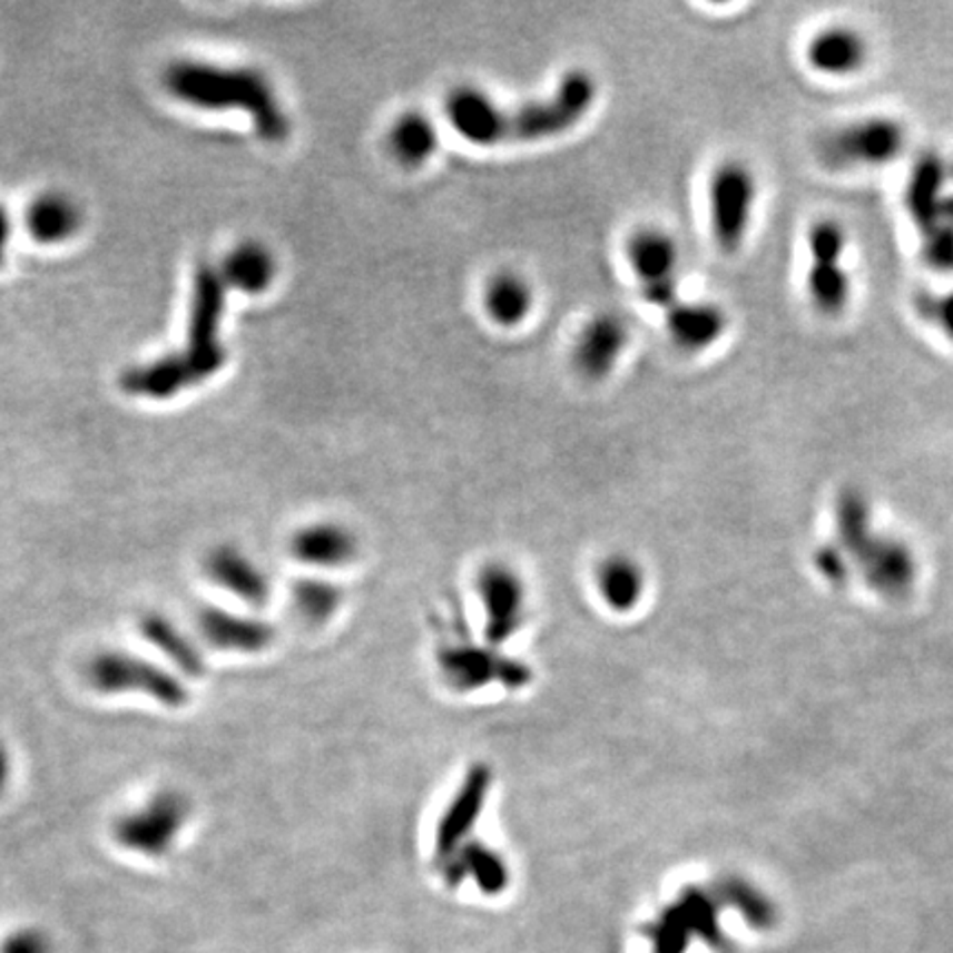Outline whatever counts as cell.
<instances>
[{
	"mask_svg": "<svg viewBox=\"0 0 953 953\" xmlns=\"http://www.w3.org/2000/svg\"><path fill=\"white\" fill-rule=\"evenodd\" d=\"M923 252L927 263L939 272H953V224H939L925 230Z\"/></svg>",
	"mask_w": 953,
	"mask_h": 953,
	"instance_id": "484cf974",
	"label": "cell"
},
{
	"mask_svg": "<svg viewBox=\"0 0 953 953\" xmlns=\"http://www.w3.org/2000/svg\"><path fill=\"white\" fill-rule=\"evenodd\" d=\"M485 588V602H488V611H490V622L492 627V638H503L501 633L512 625L517 609H519V592L514 581H510L505 574L494 572L488 581Z\"/></svg>",
	"mask_w": 953,
	"mask_h": 953,
	"instance_id": "603a6c76",
	"label": "cell"
},
{
	"mask_svg": "<svg viewBox=\"0 0 953 953\" xmlns=\"http://www.w3.org/2000/svg\"><path fill=\"white\" fill-rule=\"evenodd\" d=\"M164 85L170 96L197 109L240 111L249 116L263 139L281 141L289 132V119L281 109L272 85L256 69L179 60L166 69Z\"/></svg>",
	"mask_w": 953,
	"mask_h": 953,
	"instance_id": "7a4b0ae2",
	"label": "cell"
},
{
	"mask_svg": "<svg viewBox=\"0 0 953 953\" xmlns=\"http://www.w3.org/2000/svg\"><path fill=\"white\" fill-rule=\"evenodd\" d=\"M206 579L247 607H265L272 596V579L265 568L237 543H217L202 559Z\"/></svg>",
	"mask_w": 953,
	"mask_h": 953,
	"instance_id": "9c48e42d",
	"label": "cell"
},
{
	"mask_svg": "<svg viewBox=\"0 0 953 953\" xmlns=\"http://www.w3.org/2000/svg\"><path fill=\"white\" fill-rule=\"evenodd\" d=\"M9 233H11L9 217H7V213L0 208V265H2V261H4V249H7Z\"/></svg>",
	"mask_w": 953,
	"mask_h": 953,
	"instance_id": "f1b7e54d",
	"label": "cell"
},
{
	"mask_svg": "<svg viewBox=\"0 0 953 953\" xmlns=\"http://www.w3.org/2000/svg\"><path fill=\"white\" fill-rule=\"evenodd\" d=\"M0 953H58V947L49 930L22 923L0 936Z\"/></svg>",
	"mask_w": 953,
	"mask_h": 953,
	"instance_id": "d4e9b609",
	"label": "cell"
},
{
	"mask_svg": "<svg viewBox=\"0 0 953 953\" xmlns=\"http://www.w3.org/2000/svg\"><path fill=\"white\" fill-rule=\"evenodd\" d=\"M226 281L222 272L210 265H202L195 276L190 323H188V343L179 354L193 384L204 382L215 375L224 362L226 350L219 338L222 316L226 307Z\"/></svg>",
	"mask_w": 953,
	"mask_h": 953,
	"instance_id": "8992f818",
	"label": "cell"
},
{
	"mask_svg": "<svg viewBox=\"0 0 953 953\" xmlns=\"http://www.w3.org/2000/svg\"><path fill=\"white\" fill-rule=\"evenodd\" d=\"M197 627L202 640L224 654L258 656L276 640V629L265 618L215 605H208L197 613Z\"/></svg>",
	"mask_w": 953,
	"mask_h": 953,
	"instance_id": "30bf717a",
	"label": "cell"
},
{
	"mask_svg": "<svg viewBox=\"0 0 953 953\" xmlns=\"http://www.w3.org/2000/svg\"><path fill=\"white\" fill-rule=\"evenodd\" d=\"M598 98L595 76L586 69L566 73L550 98L505 109L475 87H458L446 98L453 130L475 146L541 141L570 132L590 116Z\"/></svg>",
	"mask_w": 953,
	"mask_h": 953,
	"instance_id": "6da1fadb",
	"label": "cell"
},
{
	"mask_svg": "<svg viewBox=\"0 0 953 953\" xmlns=\"http://www.w3.org/2000/svg\"><path fill=\"white\" fill-rule=\"evenodd\" d=\"M921 312L953 343V289L921 298Z\"/></svg>",
	"mask_w": 953,
	"mask_h": 953,
	"instance_id": "4316f807",
	"label": "cell"
},
{
	"mask_svg": "<svg viewBox=\"0 0 953 953\" xmlns=\"http://www.w3.org/2000/svg\"><path fill=\"white\" fill-rule=\"evenodd\" d=\"M806 289L815 310L824 316H838L852 298V278L843 261L817 258L810 261L806 274Z\"/></svg>",
	"mask_w": 953,
	"mask_h": 953,
	"instance_id": "ffe728a7",
	"label": "cell"
},
{
	"mask_svg": "<svg viewBox=\"0 0 953 953\" xmlns=\"http://www.w3.org/2000/svg\"><path fill=\"white\" fill-rule=\"evenodd\" d=\"M80 228V210L62 195H42L27 210V230L40 243H60Z\"/></svg>",
	"mask_w": 953,
	"mask_h": 953,
	"instance_id": "44dd1931",
	"label": "cell"
},
{
	"mask_svg": "<svg viewBox=\"0 0 953 953\" xmlns=\"http://www.w3.org/2000/svg\"><path fill=\"white\" fill-rule=\"evenodd\" d=\"M440 135L433 119L420 111H406L389 130V150L406 168L424 166L438 150Z\"/></svg>",
	"mask_w": 953,
	"mask_h": 953,
	"instance_id": "ac0fdd59",
	"label": "cell"
},
{
	"mask_svg": "<svg viewBox=\"0 0 953 953\" xmlns=\"http://www.w3.org/2000/svg\"><path fill=\"white\" fill-rule=\"evenodd\" d=\"M945 181L947 170L943 159L936 155L923 157L912 173V181L907 188V208L914 222L923 228V233L939 224L941 208L947 199Z\"/></svg>",
	"mask_w": 953,
	"mask_h": 953,
	"instance_id": "2e32d148",
	"label": "cell"
},
{
	"mask_svg": "<svg viewBox=\"0 0 953 953\" xmlns=\"http://www.w3.org/2000/svg\"><path fill=\"white\" fill-rule=\"evenodd\" d=\"M343 605V590L323 577H305L296 579L292 586V607L296 616L312 625H327Z\"/></svg>",
	"mask_w": 953,
	"mask_h": 953,
	"instance_id": "7402d4cb",
	"label": "cell"
},
{
	"mask_svg": "<svg viewBox=\"0 0 953 953\" xmlns=\"http://www.w3.org/2000/svg\"><path fill=\"white\" fill-rule=\"evenodd\" d=\"M190 819V797L179 788L164 786L141 804L121 813L111 826V836L119 849L155 861L175 849Z\"/></svg>",
	"mask_w": 953,
	"mask_h": 953,
	"instance_id": "277c9868",
	"label": "cell"
},
{
	"mask_svg": "<svg viewBox=\"0 0 953 953\" xmlns=\"http://www.w3.org/2000/svg\"><path fill=\"white\" fill-rule=\"evenodd\" d=\"M640 588V579L638 572L633 570L631 563L627 561H609L602 568V592L607 602L616 605V607H625L629 602H633V598L638 596Z\"/></svg>",
	"mask_w": 953,
	"mask_h": 953,
	"instance_id": "cb8c5ba5",
	"label": "cell"
},
{
	"mask_svg": "<svg viewBox=\"0 0 953 953\" xmlns=\"http://www.w3.org/2000/svg\"><path fill=\"white\" fill-rule=\"evenodd\" d=\"M665 325L671 341L689 352L698 354L711 350L721 341L728 327L726 312L709 301H682L665 314Z\"/></svg>",
	"mask_w": 953,
	"mask_h": 953,
	"instance_id": "9a60e30c",
	"label": "cell"
},
{
	"mask_svg": "<svg viewBox=\"0 0 953 953\" xmlns=\"http://www.w3.org/2000/svg\"><path fill=\"white\" fill-rule=\"evenodd\" d=\"M85 678L91 691L109 698L141 696L170 711L190 703V691L177 671L124 649H102L91 656Z\"/></svg>",
	"mask_w": 953,
	"mask_h": 953,
	"instance_id": "3957f363",
	"label": "cell"
},
{
	"mask_svg": "<svg viewBox=\"0 0 953 953\" xmlns=\"http://www.w3.org/2000/svg\"><path fill=\"white\" fill-rule=\"evenodd\" d=\"M806 60L822 76L849 78L867 65L870 42L856 27L831 24L810 38Z\"/></svg>",
	"mask_w": 953,
	"mask_h": 953,
	"instance_id": "4fadbf2b",
	"label": "cell"
},
{
	"mask_svg": "<svg viewBox=\"0 0 953 953\" xmlns=\"http://www.w3.org/2000/svg\"><path fill=\"white\" fill-rule=\"evenodd\" d=\"M907 128L887 116L856 119L819 137L817 157L831 170L881 168L905 153Z\"/></svg>",
	"mask_w": 953,
	"mask_h": 953,
	"instance_id": "5b68a950",
	"label": "cell"
},
{
	"mask_svg": "<svg viewBox=\"0 0 953 953\" xmlns=\"http://www.w3.org/2000/svg\"><path fill=\"white\" fill-rule=\"evenodd\" d=\"M627 261L649 305L667 314L685 301L680 294V254L667 233L656 228L633 233L627 240Z\"/></svg>",
	"mask_w": 953,
	"mask_h": 953,
	"instance_id": "ba28073f",
	"label": "cell"
},
{
	"mask_svg": "<svg viewBox=\"0 0 953 953\" xmlns=\"http://www.w3.org/2000/svg\"><path fill=\"white\" fill-rule=\"evenodd\" d=\"M483 307L499 327H517L534 307L532 285L517 272H499L483 289Z\"/></svg>",
	"mask_w": 953,
	"mask_h": 953,
	"instance_id": "e0dca14e",
	"label": "cell"
},
{
	"mask_svg": "<svg viewBox=\"0 0 953 953\" xmlns=\"http://www.w3.org/2000/svg\"><path fill=\"white\" fill-rule=\"evenodd\" d=\"M13 775V757L7 741L0 737V795L7 790Z\"/></svg>",
	"mask_w": 953,
	"mask_h": 953,
	"instance_id": "83f0119b",
	"label": "cell"
},
{
	"mask_svg": "<svg viewBox=\"0 0 953 953\" xmlns=\"http://www.w3.org/2000/svg\"><path fill=\"white\" fill-rule=\"evenodd\" d=\"M757 202V179L741 161H724L709 184V210L715 243L721 252H737L748 237Z\"/></svg>",
	"mask_w": 953,
	"mask_h": 953,
	"instance_id": "52a82bcc",
	"label": "cell"
},
{
	"mask_svg": "<svg viewBox=\"0 0 953 953\" xmlns=\"http://www.w3.org/2000/svg\"><path fill=\"white\" fill-rule=\"evenodd\" d=\"M629 345V327L622 316L600 312L579 332L572 347L574 369L592 382H600L613 373Z\"/></svg>",
	"mask_w": 953,
	"mask_h": 953,
	"instance_id": "8fae6325",
	"label": "cell"
},
{
	"mask_svg": "<svg viewBox=\"0 0 953 953\" xmlns=\"http://www.w3.org/2000/svg\"><path fill=\"white\" fill-rule=\"evenodd\" d=\"M356 532L341 521H312L289 537V554L314 570H338L357 557Z\"/></svg>",
	"mask_w": 953,
	"mask_h": 953,
	"instance_id": "7c38bea8",
	"label": "cell"
},
{
	"mask_svg": "<svg viewBox=\"0 0 953 953\" xmlns=\"http://www.w3.org/2000/svg\"><path fill=\"white\" fill-rule=\"evenodd\" d=\"M139 636L161 654L168 665L181 678H204L206 676V658L195 640L164 611H144L137 618Z\"/></svg>",
	"mask_w": 953,
	"mask_h": 953,
	"instance_id": "5bb4252c",
	"label": "cell"
},
{
	"mask_svg": "<svg viewBox=\"0 0 953 953\" xmlns=\"http://www.w3.org/2000/svg\"><path fill=\"white\" fill-rule=\"evenodd\" d=\"M226 285L245 294L265 292L276 276V261L272 252L258 243H243L235 247L222 267Z\"/></svg>",
	"mask_w": 953,
	"mask_h": 953,
	"instance_id": "d6986e66",
	"label": "cell"
}]
</instances>
